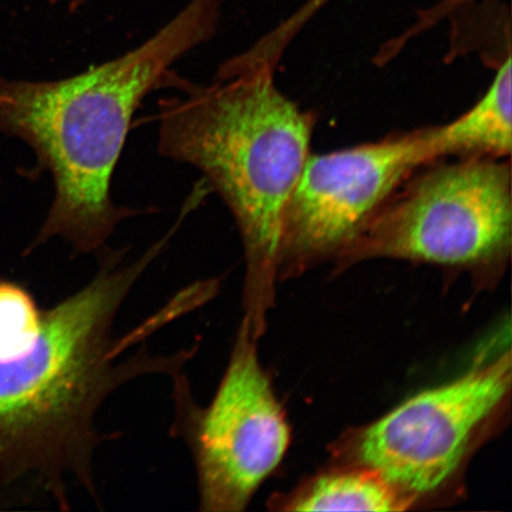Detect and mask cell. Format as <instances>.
<instances>
[{
	"mask_svg": "<svg viewBox=\"0 0 512 512\" xmlns=\"http://www.w3.org/2000/svg\"><path fill=\"white\" fill-rule=\"evenodd\" d=\"M171 235L169 230L133 261L124 251H102L95 277L43 311L34 347L0 362V483L32 478L63 510L69 509V484L98 497L94 456L107 439L95 425L102 405L138 377L176 379L197 350L130 351L178 318L170 304L130 334L115 332L121 307Z\"/></svg>",
	"mask_w": 512,
	"mask_h": 512,
	"instance_id": "1",
	"label": "cell"
},
{
	"mask_svg": "<svg viewBox=\"0 0 512 512\" xmlns=\"http://www.w3.org/2000/svg\"><path fill=\"white\" fill-rule=\"evenodd\" d=\"M221 0H191L142 46L53 81L0 78V133L21 139L48 171L54 201L31 248L62 239L75 254L105 251L119 224L142 210L112 200L134 114L169 86L175 64L215 35Z\"/></svg>",
	"mask_w": 512,
	"mask_h": 512,
	"instance_id": "2",
	"label": "cell"
},
{
	"mask_svg": "<svg viewBox=\"0 0 512 512\" xmlns=\"http://www.w3.org/2000/svg\"><path fill=\"white\" fill-rule=\"evenodd\" d=\"M281 57L261 40L209 83L175 72L158 102V152L200 170L234 217L246 258L245 318L260 334L279 274L281 223L302 174L315 118L281 93Z\"/></svg>",
	"mask_w": 512,
	"mask_h": 512,
	"instance_id": "3",
	"label": "cell"
},
{
	"mask_svg": "<svg viewBox=\"0 0 512 512\" xmlns=\"http://www.w3.org/2000/svg\"><path fill=\"white\" fill-rule=\"evenodd\" d=\"M422 166L338 258L482 268L508 259L512 240L510 158H453Z\"/></svg>",
	"mask_w": 512,
	"mask_h": 512,
	"instance_id": "4",
	"label": "cell"
},
{
	"mask_svg": "<svg viewBox=\"0 0 512 512\" xmlns=\"http://www.w3.org/2000/svg\"><path fill=\"white\" fill-rule=\"evenodd\" d=\"M255 341L241 324L226 373L206 408L191 400L184 376L174 379L179 420L194 454L201 511L245 510L290 445L284 409Z\"/></svg>",
	"mask_w": 512,
	"mask_h": 512,
	"instance_id": "5",
	"label": "cell"
},
{
	"mask_svg": "<svg viewBox=\"0 0 512 512\" xmlns=\"http://www.w3.org/2000/svg\"><path fill=\"white\" fill-rule=\"evenodd\" d=\"M437 160L434 126L310 155L284 211L279 273L343 254L396 190Z\"/></svg>",
	"mask_w": 512,
	"mask_h": 512,
	"instance_id": "6",
	"label": "cell"
},
{
	"mask_svg": "<svg viewBox=\"0 0 512 512\" xmlns=\"http://www.w3.org/2000/svg\"><path fill=\"white\" fill-rule=\"evenodd\" d=\"M510 351L425 390L363 430L356 458L412 498L440 488L510 392Z\"/></svg>",
	"mask_w": 512,
	"mask_h": 512,
	"instance_id": "7",
	"label": "cell"
},
{
	"mask_svg": "<svg viewBox=\"0 0 512 512\" xmlns=\"http://www.w3.org/2000/svg\"><path fill=\"white\" fill-rule=\"evenodd\" d=\"M511 55L496 67L488 91L450 124L434 126L440 159L511 155Z\"/></svg>",
	"mask_w": 512,
	"mask_h": 512,
	"instance_id": "8",
	"label": "cell"
},
{
	"mask_svg": "<svg viewBox=\"0 0 512 512\" xmlns=\"http://www.w3.org/2000/svg\"><path fill=\"white\" fill-rule=\"evenodd\" d=\"M413 503L379 473L362 469L319 477L293 498L294 511H402Z\"/></svg>",
	"mask_w": 512,
	"mask_h": 512,
	"instance_id": "9",
	"label": "cell"
},
{
	"mask_svg": "<svg viewBox=\"0 0 512 512\" xmlns=\"http://www.w3.org/2000/svg\"><path fill=\"white\" fill-rule=\"evenodd\" d=\"M43 311L22 286L0 281V362L14 360L34 347L41 335Z\"/></svg>",
	"mask_w": 512,
	"mask_h": 512,
	"instance_id": "10",
	"label": "cell"
},
{
	"mask_svg": "<svg viewBox=\"0 0 512 512\" xmlns=\"http://www.w3.org/2000/svg\"><path fill=\"white\" fill-rule=\"evenodd\" d=\"M330 2L331 0H307L296 14L287 18L285 22L281 23L279 27H277L278 30L287 38V40L291 41L294 35L304 27L306 22Z\"/></svg>",
	"mask_w": 512,
	"mask_h": 512,
	"instance_id": "11",
	"label": "cell"
},
{
	"mask_svg": "<svg viewBox=\"0 0 512 512\" xmlns=\"http://www.w3.org/2000/svg\"><path fill=\"white\" fill-rule=\"evenodd\" d=\"M54 4H66L69 10H78L81 6L91 2V0H50Z\"/></svg>",
	"mask_w": 512,
	"mask_h": 512,
	"instance_id": "12",
	"label": "cell"
},
{
	"mask_svg": "<svg viewBox=\"0 0 512 512\" xmlns=\"http://www.w3.org/2000/svg\"><path fill=\"white\" fill-rule=\"evenodd\" d=\"M464 2H465V0H448L447 5H446L447 6L446 9H450V8H452V6H454L456 4L457 5L458 4H462Z\"/></svg>",
	"mask_w": 512,
	"mask_h": 512,
	"instance_id": "13",
	"label": "cell"
}]
</instances>
